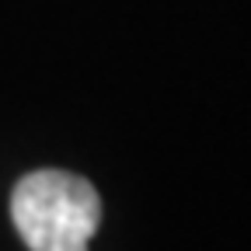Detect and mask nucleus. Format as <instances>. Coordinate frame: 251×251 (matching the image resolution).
<instances>
[{"label":"nucleus","instance_id":"1","mask_svg":"<svg viewBox=\"0 0 251 251\" xmlns=\"http://www.w3.org/2000/svg\"><path fill=\"white\" fill-rule=\"evenodd\" d=\"M11 220L28 251H87L101 224V199L80 175L46 168L14 185Z\"/></svg>","mask_w":251,"mask_h":251}]
</instances>
